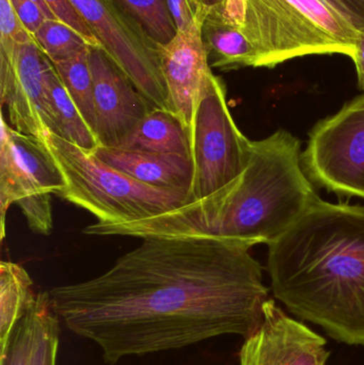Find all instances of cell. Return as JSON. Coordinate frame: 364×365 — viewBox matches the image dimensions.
Returning a JSON list of instances; mask_svg holds the SVG:
<instances>
[{
    "mask_svg": "<svg viewBox=\"0 0 364 365\" xmlns=\"http://www.w3.org/2000/svg\"><path fill=\"white\" fill-rule=\"evenodd\" d=\"M33 38L51 63L78 57L91 46L78 32L57 19H45Z\"/></svg>",
    "mask_w": 364,
    "mask_h": 365,
    "instance_id": "44dd1931",
    "label": "cell"
},
{
    "mask_svg": "<svg viewBox=\"0 0 364 365\" xmlns=\"http://www.w3.org/2000/svg\"><path fill=\"white\" fill-rule=\"evenodd\" d=\"M32 1L36 2V4H38V6H40L41 9H42L43 11H44L45 14L47 15V17L48 19H56L55 16H53V13H51V11L49 10L48 6H47V4H45L44 0H32Z\"/></svg>",
    "mask_w": 364,
    "mask_h": 365,
    "instance_id": "4dcf8cb0",
    "label": "cell"
},
{
    "mask_svg": "<svg viewBox=\"0 0 364 365\" xmlns=\"http://www.w3.org/2000/svg\"><path fill=\"white\" fill-rule=\"evenodd\" d=\"M344 15L359 32H364V0H327Z\"/></svg>",
    "mask_w": 364,
    "mask_h": 365,
    "instance_id": "83f0119b",
    "label": "cell"
},
{
    "mask_svg": "<svg viewBox=\"0 0 364 365\" xmlns=\"http://www.w3.org/2000/svg\"><path fill=\"white\" fill-rule=\"evenodd\" d=\"M95 104V135L102 147L124 148L155 107L100 47L90 46Z\"/></svg>",
    "mask_w": 364,
    "mask_h": 365,
    "instance_id": "30bf717a",
    "label": "cell"
},
{
    "mask_svg": "<svg viewBox=\"0 0 364 365\" xmlns=\"http://www.w3.org/2000/svg\"><path fill=\"white\" fill-rule=\"evenodd\" d=\"M44 81L49 113L53 123V134L74 143L88 153H93L100 147L98 137L73 102L49 59L45 66Z\"/></svg>",
    "mask_w": 364,
    "mask_h": 365,
    "instance_id": "2e32d148",
    "label": "cell"
},
{
    "mask_svg": "<svg viewBox=\"0 0 364 365\" xmlns=\"http://www.w3.org/2000/svg\"><path fill=\"white\" fill-rule=\"evenodd\" d=\"M47 59L36 41L17 45L11 55L0 53V102L11 126L42 140L53 133L45 91Z\"/></svg>",
    "mask_w": 364,
    "mask_h": 365,
    "instance_id": "8fae6325",
    "label": "cell"
},
{
    "mask_svg": "<svg viewBox=\"0 0 364 365\" xmlns=\"http://www.w3.org/2000/svg\"><path fill=\"white\" fill-rule=\"evenodd\" d=\"M169 12L175 21L177 31L189 27L199 17L207 16V11L194 4L192 0H167Z\"/></svg>",
    "mask_w": 364,
    "mask_h": 365,
    "instance_id": "484cf974",
    "label": "cell"
},
{
    "mask_svg": "<svg viewBox=\"0 0 364 365\" xmlns=\"http://www.w3.org/2000/svg\"><path fill=\"white\" fill-rule=\"evenodd\" d=\"M105 53L155 108L171 111L160 44L113 0H70Z\"/></svg>",
    "mask_w": 364,
    "mask_h": 365,
    "instance_id": "52a82bcc",
    "label": "cell"
},
{
    "mask_svg": "<svg viewBox=\"0 0 364 365\" xmlns=\"http://www.w3.org/2000/svg\"><path fill=\"white\" fill-rule=\"evenodd\" d=\"M256 53V68H273L309 55L354 57L360 32L327 0H224Z\"/></svg>",
    "mask_w": 364,
    "mask_h": 365,
    "instance_id": "277c9868",
    "label": "cell"
},
{
    "mask_svg": "<svg viewBox=\"0 0 364 365\" xmlns=\"http://www.w3.org/2000/svg\"><path fill=\"white\" fill-rule=\"evenodd\" d=\"M301 141L279 130L254 141L249 165L217 192L157 216L88 225L95 236L213 238L251 249L279 237L320 197L301 166Z\"/></svg>",
    "mask_w": 364,
    "mask_h": 365,
    "instance_id": "7a4b0ae2",
    "label": "cell"
},
{
    "mask_svg": "<svg viewBox=\"0 0 364 365\" xmlns=\"http://www.w3.org/2000/svg\"><path fill=\"white\" fill-rule=\"evenodd\" d=\"M249 250L213 238H143L104 274L47 291L49 302L108 365L228 334L247 338L269 299Z\"/></svg>",
    "mask_w": 364,
    "mask_h": 365,
    "instance_id": "6da1fadb",
    "label": "cell"
},
{
    "mask_svg": "<svg viewBox=\"0 0 364 365\" xmlns=\"http://www.w3.org/2000/svg\"><path fill=\"white\" fill-rule=\"evenodd\" d=\"M88 53L66 61L53 63L73 102L95 134V104Z\"/></svg>",
    "mask_w": 364,
    "mask_h": 365,
    "instance_id": "d6986e66",
    "label": "cell"
},
{
    "mask_svg": "<svg viewBox=\"0 0 364 365\" xmlns=\"http://www.w3.org/2000/svg\"><path fill=\"white\" fill-rule=\"evenodd\" d=\"M202 40L211 68L222 71L256 68V49L222 4L207 12Z\"/></svg>",
    "mask_w": 364,
    "mask_h": 365,
    "instance_id": "9a60e30c",
    "label": "cell"
},
{
    "mask_svg": "<svg viewBox=\"0 0 364 365\" xmlns=\"http://www.w3.org/2000/svg\"><path fill=\"white\" fill-rule=\"evenodd\" d=\"M92 154L105 164L137 181L150 186L177 189L189 193L194 175L192 158L175 154L102 145Z\"/></svg>",
    "mask_w": 364,
    "mask_h": 365,
    "instance_id": "5bb4252c",
    "label": "cell"
},
{
    "mask_svg": "<svg viewBox=\"0 0 364 365\" xmlns=\"http://www.w3.org/2000/svg\"><path fill=\"white\" fill-rule=\"evenodd\" d=\"M274 296L338 342L364 345V205L318 199L269 244Z\"/></svg>",
    "mask_w": 364,
    "mask_h": 365,
    "instance_id": "3957f363",
    "label": "cell"
},
{
    "mask_svg": "<svg viewBox=\"0 0 364 365\" xmlns=\"http://www.w3.org/2000/svg\"><path fill=\"white\" fill-rule=\"evenodd\" d=\"M66 180L58 197L91 212L100 223L157 216L189 202V193L132 179L74 143L49 133L43 139Z\"/></svg>",
    "mask_w": 364,
    "mask_h": 365,
    "instance_id": "5b68a950",
    "label": "cell"
},
{
    "mask_svg": "<svg viewBox=\"0 0 364 365\" xmlns=\"http://www.w3.org/2000/svg\"><path fill=\"white\" fill-rule=\"evenodd\" d=\"M205 17H199L189 27L179 30L170 42L160 45V66L171 111L181 119L190 134L194 111L214 74L202 40Z\"/></svg>",
    "mask_w": 364,
    "mask_h": 365,
    "instance_id": "4fadbf2b",
    "label": "cell"
},
{
    "mask_svg": "<svg viewBox=\"0 0 364 365\" xmlns=\"http://www.w3.org/2000/svg\"><path fill=\"white\" fill-rule=\"evenodd\" d=\"M301 160L312 184L364 200V93L312 128Z\"/></svg>",
    "mask_w": 364,
    "mask_h": 365,
    "instance_id": "ba28073f",
    "label": "cell"
},
{
    "mask_svg": "<svg viewBox=\"0 0 364 365\" xmlns=\"http://www.w3.org/2000/svg\"><path fill=\"white\" fill-rule=\"evenodd\" d=\"M34 41L17 16L11 0H0V51L13 53L19 44Z\"/></svg>",
    "mask_w": 364,
    "mask_h": 365,
    "instance_id": "cb8c5ba5",
    "label": "cell"
},
{
    "mask_svg": "<svg viewBox=\"0 0 364 365\" xmlns=\"http://www.w3.org/2000/svg\"><path fill=\"white\" fill-rule=\"evenodd\" d=\"M324 336L288 317L269 298L260 326L245 338L239 365H326L331 353Z\"/></svg>",
    "mask_w": 364,
    "mask_h": 365,
    "instance_id": "7c38bea8",
    "label": "cell"
},
{
    "mask_svg": "<svg viewBox=\"0 0 364 365\" xmlns=\"http://www.w3.org/2000/svg\"><path fill=\"white\" fill-rule=\"evenodd\" d=\"M190 143L194 175L189 201L217 192L249 165L254 141L235 124L227 103L226 85L214 74L194 111Z\"/></svg>",
    "mask_w": 364,
    "mask_h": 365,
    "instance_id": "8992f818",
    "label": "cell"
},
{
    "mask_svg": "<svg viewBox=\"0 0 364 365\" xmlns=\"http://www.w3.org/2000/svg\"><path fill=\"white\" fill-rule=\"evenodd\" d=\"M124 148L192 158L189 130L172 111L160 108L150 111Z\"/></svg>",
    "mask_w": 364,
    "mask_h": 365,
    "instance_id": "e0dca14e",
    "label": "cell"
},
{
    "mask_svg": "<svg viewBox=\"0 0 364 365\" xmlns=\"http://www.w3.org/2000/svg\"><path fill=\"white\" fill-rule=\"evenodd\" d=\"M33 281L27 270L13 262H0V353L13 330L36 302Z\"/></svg>",
    "mask_w": 364,
    "mask_h": 365,
    "instance_id": "ac0fdd59",
    "label": "cell"
},
{
    "mask_svg": "<svg viewBox=\"0 0 364 365\" xmlns=\"http://www.w3.org/2000/svg\"><path fill=\"white\" fill-rule=\"evenodd\" d=\"M33 314V341L29 365H56L59 349L60 319L51 309L48 292H42L36 296Z\"/></svg>",
    "mask_w": 364,
    "mask_h": 365,
    "instance_id": "ffe728a7",
    "label": "cell"
},
{
    "mask_svg": "<svg viewBox=\"0 0 364 365\" xmlns=\"http://www.w3.org/2000/svg\"><path fill=\"white\" fill-rule=\"evenodd\" d=\"M44 1L56 19L63 21L75 31L78 32L91 46L102 48L98 38H95L87 23L83 21V17L75 10L70 0H44Z\"/></svg>",
    "mask_w": 364,
    "mask_h": 365,
    "instance_id": "d4e9b609",
    "label": "cell"
},
{
    "mask_svg": "<svg viewBox=\"0 0 364 365\" xmlns=\"http://www.w3.org/2000/svg\"><path fill=\"white\" fill-rule=\"evenodd\" d=\"M33 331L34 314L32 304L13 330L6 349L0 353V365H29Z\"/></svg>",
    "mask_w": 364,
    "mask_h": 365,
    "instance_id": "603a6c76",
    "label": "cell"
},
{
    "mask_svg": "<svg viewBox=\"0 0 364 365\" xmlns=\"http://www.w3.org/2000/svg\"><path fill=\"white\" fill-rule=\"evenodd\" d=\"M353 61L356 66L359 89L364 92V32H360L357 38L356 49H355Z\"/></svg>",
    "mask_w": 364,
    "mask_h": 365,
    "instance_id": "f1b7e54d",
    "label": "cell"
},
{
    "mask_svg": "<svg viewBox=\"0 0 364 365\" xmlns=\"http://www.w3.org/2000/svg\"><path fill=\"white\" fill-rule=\"evenodd\" d=\"M135 21L140 24L147 36L157 44L170 42L177 34L175 21L169 12L167 0H113Z\"/></svg>",
    "mask_w": 364,
    "mask_h": 365,
    "instance_id": "7402d4cb",
    "label": "cell"
},
{
    "mask_svg": "<svg viewBox=\"0 0 364 365\" xmlns=\"http://www.w3.org/2000/svg\"><path fill=\"white\" fill-rule=\"evenodd\" d=\"M66 180L42 139L23 134L9 125L1 113L0 138V218L1 240L6 215L12 204L42 195H56Z\"/></svg>",
    "mask_w": 364,
    "mask_h": 365,
    "instance_id": "9c48e42d",
    "label": "cell"
},
{
    "mask_svg": "<svg viewBox=\"0 0 364 365\" xmlns=\"http://www.w3.org/2000/svg\"><path fill=\"white\" fill-rule=\"evenodd\" d=\"M192 1H194V4H196L197 6H199V8L209 12L211 9H213L214 6L222 4L224 0H192Z\"/></svg>",
    "mask_w": 364,
    "mask_h": 365,
    "instance_id": "f546056e",
    "label": "cell"
},
{
    "mask_svg": "<svg viewBox=\"0 0 364 365\" xmlns=\"http://www.w3.org/2000/svg\"><path fill=\"white\" fill-rule=\"evenodd\" d=\"M11 2L17 16L32 36H34L43 21L48 19L44 11L32 0H11Z\"/></svg>",
    "mask_w": 364,
    "mask_h": 365,
    "instance_id": "4316f807",
    "label": "cell"
}]
</instances>
